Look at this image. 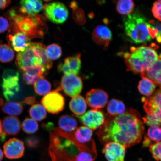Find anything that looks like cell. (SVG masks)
Here are the masks:
<instances>
[{"label":"cell","mask_w":161,"mask_h":161,"mask_svg":"<svg viewBox=\"0 0 161 161\" xmlns=\"http://www.w3.org/2000/svg\"><path fill=\"white\" fill-rule=\"evenodd\" d=\"M144 130L139 114L130 109L122 115L108 117L101 126L98 135L102 143L116 142L127 147L140 142Z\"/></svg>","instance_id":"6da1fadb"},{"label":"cell","mask_w":161,"mask_h":161,"mask_svg":"<svg viewBox=\"0 0 161 161\" xmlns=\"http://www.w3.org/2000/svg\"><path fill=\"white\" fill-rule=\"evenodd\" d=\"M65 133L64 138H59L54 133L50 134L49 152L52 161H94L97 154L96 148L91 142L82 144L75 137Z\"/></svg>","instance_id":"7a4b0ae2"},{"label":"cell","mask_w":161,"mask_h":161,"mask_svg":"<svg viewBox=\"0 0 161 161\" xmlns=\"http://www.w3.org/2000/svg\"><path fill=\"white\" fill-rule=\"evenodd\" d=\"M7 17L10 21V27L25 34L30 39L43 38L47 30L45 19L38 14L31 16L20 11L19 9L9 10Z\"/></svg>","instance_id":"3957f363"},{"label":"cell","mask_w":161,"mask_h":161,"mask_svg":"<svg viewBox=\"0 0 161 161\" xmlns=\"http://www.w3.org/2000/svg\"><path fill=\"white\" fill-rule=\"evenodd\" d=\"M124 25L126 35L136 44L150 41L158 34L146 18L137 12L128 15L124 19Z\"/></svg>","instance_id":"277c9868"},{"label":"cell","mask_w":161,"mask_h":161,"mask_svg":"<svg viewBox=\"0 0 161 161\" xmlns=\"http://www.w3.org/2000/svg\"><path fill=\"white\" fill-rule=\"evenodd\" d=\"M156 47L141 46L130 48V52H125L123 56L127 70L135 73H142L161 58L156 50Z\"/></svg>","instance_id":"5b68a950"},{"label":"cell","mask_w":161,"mask_h":161,"mask_svg":"<svg viewBox=\"0 0 161 161\" xmlns=\"http://www.w3.org/2000/svg\"><path fill=\"white\" fill-rule=\"evenodd\" d=\"M45 46L39 42L31 43L25 51L18 53L15 64L22 73L28 68L42 66L47 70L52 66V62L47 57Z\"/></svg>","instance_id":"8992f818"},{"label":"cell","mask_w":161,"mask_h":161,"mask_svg":"<svg viewBox=\"0 0 161 161\" xmlns=\"http://www.w3.org/2000/svg\"><path fill=\"white\" fill-rule=\"evenodd\" d=\"M144 99V108L147 115L142 119L144 122L150 126H161V88Z\"/></svg>","instance_id":"52a82bcc"},{"label":"cell","mask_w":161,"mask_h":161,"mask_svg":"<svg viewBox=\"0 0 161 161\" xmlns=\"http://www.w3.org/2000/svg\"><path fill=\"white\" fill-rule=\"evenodd\" d=\"M1 86L4 96L7 100H11L15 98L21 90L19 72L13 69L4 70Z\"/></svg>","instance_id":"ba28073f"},{"label":"cell","mask_w":161,"mask_h":161,"mask_svg":"<svg viewBox=\"0 0 161 161\" xmlns=\"http://www.w3.org/2000/svg\"><path fill=\"white\" fill-rule=\"evenodd\" d=\"M45 17L50 21L56 24H61L67 20L68 11L65 5L59 2H54L44 5Z\"/></svg>","instance_id":"9c48e42d"},{"label":"cell","mask_w":161,"mask_h":161,"mask_svg":"<svg viewBox=\"0 0 161 161\" xmlns=\"http://www.w3.org/2000/svg\"><path fill=\"white\" fill-rule=\"evenodd\" d=\"M61 88L50 92L41 100V103L46 110L50 114L59 113L64 109L65 106V98L59 92Z\"/></svg>","instance_id":"30bf717a"},{"label":"cell","mask_w":161,"mask_h":161,"mask_svg":"<svg viewBox=\"0 0 161 161\" xmlns=\"http://www.w3.org/2000/svg\"><path fill=\"white\" fill-rule=\"evenodd\" d=\"M60 85L64 93L72 97L79 95L83 88L81 78L74 74L64 75Z\"/></svg>","instance_id":"8fae6325"},{"label":"cell","mask_w":161,"mask_h":161,"mask_svg":"<svg viewBox=\"0 0 161 161\" xmlns=\"http://www.w3.org/2000/svg\"><path fill=\"white\" fill-rule=\"evenodd\" d=\"M7 39L8 45L19 53L25 51L31 43V39L27 36L10 27Z\"/></svg>","instance_id":"7c38bea8"},{"label":"cell","mask_w":161,"mask_h":161,"mask_svg":"<svg viewBox=\"0 0 161 161\" xmlns=\"http://www.w3.org/2000/svg\"><path fill=\"white\" fill-rule=\"evenodd\" d=\"M81 123L92 130H96L105 122L103 112L97 110H91L80 116H76Z\"/></svg>","instance_id":"4fadbf2b"},{"label":"cell","mask_w":161,"mask_h":161,"mask_svg":"<svg viewBox=\"0 0 161 161\" xmlns=\"http://www.w3.org/2000/svg\"><path fill=\"white\" fill-rule=\"evenodd\" d=\"M126 148L119 143L112 142L105 144L102 152L108 161H124Z\"/></svg>","instance_id":"5bb4252c"},{"label":"cell","mask_w":161,"mask_h":161,"mask_svg":"<svg viewBox=\"0 0 161 161\" xmlns=\"http://www.w3.org/2000/svg\"><path fill=\"white\" fill-rule=\"evenodd\" d=\"M108 94L100 89H92L86 94V100L88 106L94 110L101 109L108 102Z\"/></svg>","instance_id":"9a60e30c"},{"label":"cell","mask_w":161,"mask_h":161,"mask_svg":"<svg viewBox=\"0 0 161 161\" xmlns=\"http://www.w3.org/2000/svg\"><path fill=\"white\" fill-rule=\"evenodd\" d=\"M4 153L9 159H17L23 156L25 147L23 142L17 138L10 139L4 145Z\"/></svg>","instance_id":"2e32d148"},{"label":"cell","mask_w":161,"mask_h":161,"mask_svg":"<svg viewBox=\"0 0 161 161\" xmlns=\"http://www.w3.org/2000/svg\"><path fill=\"white\" fill-rule=\"evenodd\" d=\"M81 66L80 55L77 54L66 58L63 62L59 63L58 66V71L64 75L74 74L77 75L79 73Z\"/></svg>","instance_id":"e0dca14e"},{"label":"cell","mask_w":161,"mask_h":161,"mask_svg":"<svg viewBox=\"0 0 161 161\" xmlns=\"http://www.w3.org/2000/svg\"><path fill=\"white\" fill-rule=\"evenodd\" d=\"M92 37L97 44L106 48L112 39V33L109 28L106 26L99 25L93 30Z\"/></svg>","instance_id":"ac0fdd59"},{"label":"cell","mask_w":161,"mask_h":161,"mask_svg":"<svg viewBox=\"0 0 161 161\" xmlns=\"http://www.w3.org/2000/svg\"><path fill=\"white\" fill-rule=\"evenodd\" d=\"M142 78H148L161 88V58L145 71L141 73Z\"/></svg>","instance_id":"d6986e66"},{"label":"cell","mask_w":161,"mask_h":161,"mask_svg":"<svg viewBox=\"0 0 161 161\" xmlns=\"http://www.w3.org/2000/svg\"><path fill=\"white\" fill-rule=\"evenodd\" d=\"M19 3L20 11L29 15H37L43 8V3L39 0H23Z\"/></svg>","instance_id":"ffe728a7"},{"label":"cell","mask_w":161,"mask_h":161,"mask_svg":"<svg viewBox=\"0 0 161 161\" xmlns=\"http://www.w3.org/2000/svg\"><path fill=\"white\" fill-rule=\"evenodd\" d=\"M21 125L19 118L15 116L6 117L3 122V132L6 134L15 136L21 130Z\"/></svg>","instance_id":"44dd1931"},{"label":"cell","mask_w":161,"mask_h":161,"mask_svg":"<svg viewBox=\"0 0 161 161\" xmlns=\"http://www.w3.org/2000/svg\"><path fill=\"white\" fill-rule=\"evenodd\" d=\"M69 107L76 116H80L85 113L87 108V104L83 97L78 95L72 97L69 103Z\"/></svg>","instance_id":"7402d4cb"},{"label":"cell","mask_w":161,"mask_h":161,"mask_svg":"<svg viewBox=\"0 0 161 161\" xmlns=\"http://www.w3.org/2000/svg\"><path fill=\"white\" fill-rule=\"evenodd\" d=\"M58 124L60 128L64 131L71 132L76 129L77 120L71 115H64L59 118Z\"/></svg>","instance_id":"603a6c76"},{"label":"cell","mask_w":161,"mask_h":161,"mask_svg":"<svg viewBox=\"0 0 161 161\" xmlns=\"http://www.w3.org/2000/svg\"><path fill=\"white\" fill-rule=\"evenodd\" d=\"M1 110L4 113L11 116H15L22 114L23 107L21 102L8 101L3 104Z\"/></svg>","instance_id":"cb8c5ba5"},{"label":"cell","mask_w":161,"mask_h":161,"mask_svg":"<svg viewBox=\"0 0 161 161\" xmlns=\"http://www.w3.org/2000/svg\"><path fill=\"white\" fill-rule=\"evenodd\" d=\"M125 106L121 101L112 99L108 103L107 111L111 116L122 115L125 113Z\"/></svg>","instance_id":"d4e9b609"},{"label":"cell","mask_w":161,"mask_h":161,"mask_svg":"<svg viewBox=\"0 0 161 161\" xmlns=\"http://www.w3.org/2000/svg\"><path fill=\"white\" fill-rule=\"evenodd\" d=\"M74 137L82 144H86L91 140L92 131L86 126H81L76 129L74 132Z\"/></svg>","instance_id":"484cf974"},{"label":"cell","mask_w":161,"mask_h":161,"mask_svg":"<svg viewBox=\"0 0 161 161\" xmlns=\"http://www.w3.org/2000/svg\"><path fill=\"white\" fill-rule=\"evenodd\" d=\"M15 57L14 50L7 44L3 43L0 40V62L7 63L12 61Z\"/></svg>","instance_id":"4316f807"},{"label":"cell","mask_w":161,"mask_h":161,"mask_svg":"<svg viewBox=\"0 0 161 161\" xmlns=\"http://www.w3.org/2000/svg\"><path fill=\"white\" fill-rule=\"evenodd\" d=\"M156 87V85L150 80L143 77L139 83L138 89L142 95L150 96L153 93Z\"/></svg>","instance_id":"83f0119b"},{"label":"cell","mask_w":161,"mask_h":161,"mask_svg":"<svg viewBox=\"0 0 161 161\" xmlns=\"http://www.w3.org/2000/svg\"><path fill=\"white\" fill-rule=\"evenodd\" d=\"M34 88L36 93L40 96H45L50 92L51 86L44 77L40 78L34 84Z\"/></svg>","instance_id":"f1b7e54d"},{"label":"cell","mask_w":161,"mask_h":161,"mask_svg":"<svg viewBox=\"0 0 161 161\" xmlns=\"http://www.w3.org/2000/svg\"><path fill=\"white\" fill-rule=\"evenodd\" d=\"M30 116L33 119L40 121L45 119L47 112L44 106L39 104L32 106L29 110Z\"/></svg>","instance_id":"f546056e"},{"label":"cell","mask_w":161,"mask_h":161,"mask_svg":"<svg viewBox=\"0 0 161 161\" xmlns=\"http://www.w3.org/2000/svg\"><path fill=\"white\" fill-rule=\"evenodd\" d=\"M134 2L130 0H122L118 1L116 5V10L121 14L129 15L133 11Z\"/></svg>","instance_id":"4dcf8cb0"},{"label":"cell","mask_w":161,"mask_h":161,"mask_svg":"<svg viewBox=\"0 0 161 161\" xmlns=\"http://www.w3.org/2000/svg\"><path fill=\"white\" fill-rule=\"evenodd\" d=\"M46 50L47 57L51 61L59 59L62 55L61 48L58 44H51L46 47Z\"/></svg>","instance_id":"1f68e13d"},{"label":"cell","mask_w":161,"mask_h":161,"mask_svg":"<svg viewBox=\"0 0 161 161\" xmlns=\"http://www.w3.org/2000/svg\"><path fill=\"white\" fill-rule=\"evenodd\" d=\"M22 127L24 132L28 134H33L39 129V124L32 118H26L23 121Z\"/></svg>","instance_id":"d6a6232c"},{"label":"cell","mask_w":161,"mask_h":161,"mask_svg":"<svg viewBox=\"0 0 161 161\" xmlns=\"http://www.w3.org/2000/svg\"><path fill=\"white\" fill-rule=\"evenodd\" d=\"M148 136L150 140L156 143L161 142V128L158 126H151L148 131Z\"/></svg>","instance_id":"836d02e7"},{"label":"cell","mask_w":161,"mask_h":161,"mask_svg":"<svg viewBox=\"0 0 161 161\" xmlns=\"http://www.w3.org/2000/svg\"><path fill=\"white\" fill-rule=\"evenodd\" d=\"M41 78L34 72H25L23 73V81L26 85H33L37 80Z\"/></svg>","instance_id":"e575fe53"},{"label":"cell","mask_w":161,"mask_h":161,"mask_svg":"<svg viewBox=\"0 0 161 161\" xmlns=\"http://www.w3.org/2000/svg\"><path fill=\"white\" fill-rule=\"evenodd\" d=\"M150 150L155 159L158 161H161V142L151 145Z\"/></svg>","instance_id":"d590c367"},{"label":"cell","mask_w":161,"mask_h":161,"mask_svg":"<svg viewBox=\"0 0 161 161\" xmlns=\"http://www.w3.org/2000/svg\"><path fill=\"white\" fill-rule=\"evenodd\" d=\"M152 12L154 17L161 21V1L155 2L153 4Z\"/></svg>","instance_id":"8d00e7d4"},{"label":"cell","mask_w":161,"mask_h":161,"mask_svg":"<svg viewBox=\"0 0 161 161\" xmlns=\"http://www.w3.org/2000/svg\"><path fill=\"white\" fill-rule=\"evenodd\" d=\"M26 144L30 148L35 147L39 144V139L37 136H32L28 137L26 140Z\"/></svg>","instance_id":"74e56055"},{"label":"cell","mask_w":161,"mask_h":161,"mask_svg":"<svg viewBox=\"0 0 161 161\" xmlns=\"http://www.w3.org/2000/svg\"><path fill=\"white\" fill-rule=\"evenodd\" d=\"M149 22L154 29L158 31V35L156 36V38L158 43H161V23L154 21V20H151V21H149Z\"/></svg>","instance_id":"f35d334b"},{"label":"cell","mask_w":161,"mask_h":161,"mask_svg":"<svg viewBox=\"0 0 161 161\" xmlns=\"http://www.w3.org/2000/svg\"><path fill=\"white\" fill-rule=\"evenodd\" d=\"M10 23L8 20L3 17H0V33H3L8 29Z\"/></svg>","instance_id":"ab89813d"},{"label":"cell","mask_w":161,"mask_h":161,"mask_svg":"<svg viewBox=\"0 0 161 161\" xmlns=\"http://www.w3.org/2000/svg\"><path fill=\"white\" fill-rule=\"evenodd\" d=\"M24 102L28 105H32L38 102L35 97L32 96L28 97L24 100Z\"/></svg>","instance_id":"60d3db41"},{"label":"cell","mask_w":161,"mask_h":161,"mask_svg":"<svg viewBox=\"0 0 161 161\" xmlns=\"http://www.w3.org/2000/svg\"><path fill=\"white\" fill-rule=\"evenodd\" d=\"M11 3V1L0 0V10L3 9L8 7Z\"/></svg>","instance_id":"b9f144b4"},{"label":"cell","mask_w":161,"mask_h":161,"mask_svg":"<svg viewBox=\"0 0 161 161\" xmlns=\"http://www.w3.org/2000/svg\"><path fill=\"white\" fill-rule=\"evenodd\" d=\"M6 135L7 134H6L4 132H3L2 122L1 120H0V136H1L3 140L4 138H5Z\"/></svg>","instance_id":"7bdbcfd3"},{"label":"cell","mask_w":161,"mask_h":161,"mask_svg":"<svg viewBox=\"0 0 161 161\" xmlns=\"http://www.w3.org/2000/svg\"><path fill=\"white\" fill-rule=\"evenodd\" d=\"M150 140L149 139L147 138H146L144 142V146H150Z\"/></svg>","instance_id":"ee69618b"},{"label":"cell","mask_w":161,"mask_h":161,"mask_svg":"<svg viewBox=\"0 0 161 161\" xmlns=\"http://www.w3.org/2000/svg\"><path fill=\"white\" fill-rule=\"evenodd\" d=\"M3 154L1 148H0V161H1L3 158Z\"/></svg>","instance_id":"f6af8a7d"},{"label":"cell","mask_w":161,"mask_h":161,"mask_svg":"<svg viewBox=\"0 0 161 161\" xmlns=\"http://www.w3.org/2000/svg\"><path fill=\"white\" fill-rule=\"evenodd\" d=\"M3 98L0 97V106H1L3 105Z\"/></svg>","instance_id":"bcb514c9"}]
</instances>
